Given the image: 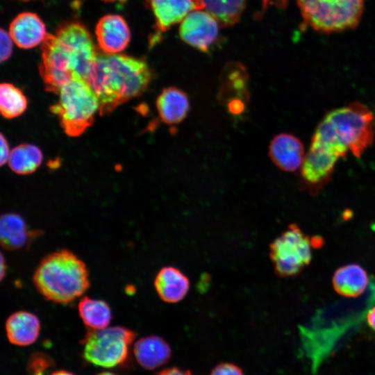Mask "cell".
Listing matches in <instances>:
<instances>
[{"label":"cell","instance_id":"cell-1","mask_svg":"<svg viewBox=\"0 0 375 375\" xmlns=\"http://www.w3.org/2000/svg\"><path fill=\"white\" fill-rule=\"evenodd\" d=\"M374 115L353 102L329 111L318 124L301 168L306 188L317 193L331 179L337 162L351 152L360 158L374 141Z\"/></svg>","mask_w":375,"mask_h":375},{"label":"cell","instance_id":"cell-2","mask_svg":"<svg viewBox=\"0 0 375 375\" xmlns=\"http://www.w3.org/2000/svg\"><path fill=\"white\" fill-rule=\"evenodd\" d=\"M42 44L40 72L47 90L58 94L70 81L87 79L97 53L83 25L65 24L55 34H48Z\"/></svg>","mask_w":375,"mask_h":375},{"label":"cell","instance_id":"cell-3","mask_svg":"<svg viewBox=\"0 0 375 375\" xmlns=\"http://www.w3.org/2000/svg\"><path fill=\"white\" fill-rule=\"evenodd\" d=\"M151 78L152 72L144 60L105 53L97 55L86 81L99 99V112L106 115L142 94Z\"/></svg>","mask_w":375,"mask_h":375},{"label":"cell","instance_id":"cell-4","mask_svg":"<svg viewBox=\"0 0 375 375\" xmlns=\"http://www.w3.org/2000/svg\"><path fill=\"white\" fill-rule=\"evenodd\" d=\"M34 285L47 300L68 303L89 288V272L73 252L60 249L45 256L33 274Z\"/></svg>","mask_w":375,"mask_h":375},{"label":"cell","instance_id":"cell-5","mask_svg":"<svg viewBox=\"0 0 375 375\" xmlns=\"http://www.w3.org/2000/svg\"><path fill=\"white\" fill-rule=\"evenodd\" d=\"M58 94V101L50 107L51 112L58 117L67 135L79 136L93 124L99 111L97 95L86 80L81 78L65 84Z\"/></svg>","mask_w":375,"mask_h":375},{"label":"cell","instance_id":"cell-6","mask_svg":"<svg viewBox=\"0 0 375 375\" xmlns=\"http://www.w3.org/2000/svg\"><path fill=\"white\" fill-rule=\"evenodd\" d=\"M303 24L316 32L331 34L359 24L365 0H297Z\"/></svg>","mask_w":375,"mask_h":375},{"label":"cell","instance_id":"cell-7","mask_svg":"<svg viewBox=\"0 0 375 375\" xmlns=\"http://www.w3.org/2000/svg\"><path fill=\"white\" fill-rule=\"evenodd\" d=\"M135 338L133 331L122 326L90 329L81 342L83 358L99 367L119 365L126 360Z\"/></svg>","mask_w":375,"mask_h":375},{"label":"cell","instance_id":"cell-8","mask_svg":"<svg viewBox=\"0 0 375 375\" xmlns=\"http://www.w3.org/2000/svg\"><path fill=\"white\" fill-rule=\"evenodd\" d=\"M315 244H317L297 224H290L270 244L269 255L277 275L299 274L311 262Z\"/></svg>","mask_w":375,"mask_h":375},{"label":"cell","instance_id":"cell-9","mask_svg":"<svg viewBox=\"0 0 375 375\" xmlns=\"http://www.w3.org/2000/svg\"><path fill=\"white\" fill-rule=\"evenodd\" d=\"M219 26L218 21L206 10H194L181 22L179 35L185 43L206 52L216 40Z\"/></svg>","mask_w":375,"mask_h":375},{"label":"cell","instance_id":"cell-10","mask_svg":"<svg viewBox=\"0 0 375 375\" xmlns=\"http://www.w3.org/2000/svg\"><path fill=\"white\" fill-rule=\"evenodd\" d=\"M268 153L278 168L293 172L301 168L306 152L299 138L290 133H282L273 138Z\"/></svg>","mask_w":375,"mask_h":375},{"label":"cell","instance_id":"cell-11","mask_svg":"<svg viewBox=\"0 0 375 375\" xmlns=\"http://www.w3.org/2000/svg\"><path fill=\"white\" fill-rule=\"evenodd\" d=\"M101 49L108 54L123 51L130 41L129 28L124 18L118 15H107L100 19L95 29Z\"/></svg>","mask_w":375,"mask_h":375},{"label":"cell","instance_id":"cell-12","mask_svg":"<svg viewBox=\"0 0 375 375\" xmlns=\"http://www.w3.org/2000/svg\"><path fill=\"white\" fill-rule=\"evenodd\" d=\"M9 34L15 44L25 49L42 43L48 35L44 22L30 12L20 13L12 21Z\"/></svg>","mask_w":375,"mask_h":375},{"label":"cell","instance_id":"cell-13","mask_svg":"<svg viewBox=\"0 0 375 375\" xmlns=\"http://www.w3.org/2000/svg\"><path fill=\"white\" fill-rule=\"evenodd\" d=\"M155 19L157 34L182 22L192 11L199 10L194 0H148Z\"/></svg>","mask_w":375,"mask_h":375},{"label":"cell","instance_id":"cell-14","mask_svg":"<svg viewBox=\"0 0 375 375\" xmlns=\"http://www.w3.org/2000/svg\"><path fill=\"white\" fill-rule=\"evenodd\" d=\"M156 105L162 122L168 125L181 123L190 110L188 94L174 86L163 89L157 97Z\"/></svg>","mask_w":375,"mask_h":375},{"label":"cell","instance_id":"cell-15","mask_svg":"<svg viewBox=\"0 0 375 375\" xmlns=\"http://www.w3.org/2000/svg\"><path fill=\"white\" fill-rule=\"evenodd\" d=\"M40 327L38 317L24 310L12 313L6 322L9 342L18 346H28L35 342L39 336Z\"/></svg>","mask_w":375,"mask_h":375},{"label":"cell","instance_id":"cell-16","mask_svg":"<svg viewBox=\"0 0 375 375\" xmlns=\"http://www.w3.org/2000/svg\"><path fill=\"white\" fill-rule=\"evenodd\" d=\"M369 283L367 271L357 263H349L338 268L333 276L334 290L345 297L355 298L365 291Z\"/></svg>","mask_w":375,"mask_h":375},{"label":"cell","instance_id":"cell-17","mask_svg":"<svg viewBox=\"0 0 375 375\" xmlns=\"http://www.w3.org/2000/svg\"><path fill=\"white\" fill-rule=\"evenodd\" d=\"M133 351L138 362L149 370L165 365L172 355L168 343L157 335H149L138 340L135 343Z\"/></svg>","mask_w":375,"mask_h":375},{"label":"cell","instance_id":"cell-18","mask_svg":"<svg viewBox=\"0 0 375 375\" xmlns=\"http://www.w3.org/2000/svg\"><path fill=\"white\" fill-rule=\"evenodd\" d=\"M154 285L162 301L177 303L188 294L190 282L188 277L177 268L165 267L157 274Z\"/></svg>","mask_w":375,"mask_h":375},{"label":"cell","instance_id":"cell-19","mask_svg":"<svg viewBox=\"0 0 375 375\" xmlns=\"http://www.w3.org/2000/svg\"><path fill=\"white\" fill-rule=\"evenodd\" d=\"M37 234L28 231L24 220L19 215L6 213L1 217V243L7 250H17L23 247Z\"/></svg>","mask_w":375,"mask_h":375},{"label":"cell","instance_id":"cell-20","mask_svg":"<svg viewBox=\"0 0 375 375\" xmlns=\"http://www.w3.org/2000/svg\"><path fill=\"white\" fill-rule=\"evenodd\" d=\"M246 0H194L199 10H206L220 26H231L239 21Z\"/></svg>","mask_w":375,"mask_h":375},{"label":"cell","instance_id":"cell-21","mask_svg":"<svg viewBox=\"0 0 375 375\" xmlns=\"http://www.w3.org/2000/svg\"><path fill=\"white\" fill-rule=\"evenodd\" d=\"M222 97H228L226 103L231 99H248V76L244 66L237 62L229 63L224 69L222 77Z\"/></svg>","mask_w":375,"mask_h":375},{"label":"cell","instance_id":"cell-22","mask_svg":"<svg viewBox=\"0 0 375 375\" xmlns=\"http://www.w3.org/2000/svg\"><path fill=\"white\" fill-rule=\"evenodd\" d=\"M78 309L83 322L90 329L104 328L110 322L111 310L103 300L83 297L78 303Z\"/></svg>","mask_w":375,"mask_h":375},{"label":"cell","instance_id":"cell-23","mask_svg":"<svg viewBox=\"0 0 375 375\" xmlns=\"http://www.w3.org/2000/svg\"><path fill=\"white\" fill-rule=\"evenodd\" d=\"M42 161V153L38 147L23 144L12 149L8 162L14 172L29 174L38 169Z\"/></svg>","mask_w":375,"mask_h":375},{"label":"cell","instance_id":"cell-24","mask_svg":"<svg viewBox=\"0 0 375 375\" xmlns=\"http://www.w3.org/2000/svg\"><path fill=\"white\" fill-rule=\"evenodd\" d=\"M27 108V99L21 90L12 84L0 86V110L2 115L12 119L21 115Z\"/></svg>","mask_w":375,"mask_h":375},{"label":"cell","instance_id":"cell-25","mask_svg":"<svg viewBox=\"0 0 375 375\" xmlns=\"http://www.w3.org/2000/svg\"><path fill=\"white\" fill-rule=\"evenodd\" d=\"M12 42L13 40L12 38L10 37L9 33L6 32L3 28H1V31H0L1 62L6 61L11 56L12 50Z\"/></svg>","mask_w":375,"mask_h":375},{"label":"cell","instance_id":"cell-26","mask_svg":"<svg viewBox=\"0 0 375 375\" xmlns=\"http://www.w3.org/2000/svg\"><path fill=\"white\" fill-rule=\"evenodd\" d=\"M210 375H244L242 370L232 363H220L215 366Z\"/></svg>","mask_w":375,"mask_h":375},{"label":"cell","instance_id":"cell-27","mask_svg":"<svg viewBox=\"0 0 375 375\" xmlns=\"http://www.w3.org/2000/svg\"><path fill=\"white\" fill-rule=\"evenodd\" d=\"M8 143L6 139L4 138L3 135L1 134V158L0 163L1 165H3L6 162L8 161L10 154Z\"/></svg>","mask_w":375,"mask_h":375},{"label":"cell","instance_id":"cell-28","mask_svg":"<svg viewBox=\"0 0 375 375\" xmlns=\"http://www.w3.org/2000/svg\"><path fill=\"white\" fill-rule=\"evenodd\" d=\"M262 12H265L269 6H276L277 8H284L287 6L288 0H261Z\"/></svg>","mask_w":375,"mask_h":375},{"label":"cell","instance_id":"cell-29","mask_svg":"<svg viewBox=\"0 0 375 375\" xmlns=\"http://www.w3.org/2000/svg\"><path fill=\"white\" fill-rule=\"evenodd\" d=\"M155 375H193L189 370H183L176 367L165 369Z\"/></svg>","mask_w":375,"mask_h":375},{"label":"cell","instance_id":"cell-30","mask_svg":"<svg viewBox=\"0 0 375 375\" xmlns=\"http://www.w3.org/2000/svg\"><path fill=\"white\" fill-rule=\"evenodd\" d=\"M366 321L369 327L375 332V306L367 311Z\"/></svg>","mask_w":375,"mask_h":375},{"label":"cell","instance_id":"cell-31","mask_svg":"<svg viewBox=\"0 0 375 375\" xmlns=\"http://www.w3.org/2000/svg\"><path fill=\"white\" fill-rule=\"evenodd\" d=\"M1 278L3 279V276H4V274H5V272H6V266H5V264H4V260H3V255H1Z\"/></svg>","mask_w":375,"mask_h":375},{"label":"cell","instance_id":"cell-32","mask_svg":"<svg viewBox=\"0 0 375 375\" xmlns=\"http://www.w3.org/2000/svg\"><path fill=\"white\" fill-rule=\"evenodd\" d=\"M51 375H74V374L65 370H58V371L53 372Z\"/></svg>","mask_w":375,"mask_h":375},{"label":"cell","instance_id":"cell-33","mask_svg":"<svg viewBox=\"0 0 375 375\" xmlns=\"http://www.w3.org/2000/svg\"><path fill=\"white\" fill-rule=\"evenodd\" d=\"M97 375H117V374H115L114 373H112V372H104L98 374Z\"/></svg>","mask_w":375,"mask_h":375},{"label":"cell","instance_id":"cell-34","mask_svg":"<svg viewBox=\"0 0 375 375\" xmlns=\"http://www.w3.org/2000/svg\"><path fill=\"white\" fill-rule=\"evenodd\" d=\"M106 1H124L125 0H104Z\"/></svg>","mask_w":375,"mask_h":375},{"label":"cell","instance_id":"cell-35","mask_svg":"<svg viewBox=\"0 0 375 375\" xmlns=\"http://www.w3.org/2000/svg\"><path fill=\"white\" fill-rule=\"evenodd\" d=\"M374 122H375V116H374Z\"/></svg>","mask_w":375,"mask_h":375},{"label":"cell","instance_id":"cell-36","mask_svg":"<svg viewBox=\"0 0 375 375\" xmlns=\"http://www.w3.org/2000/svg\"><path fill=\"white\" fill-rule=\"evenodd\" d=\"M24 1H28V0H24Z\"/></svg>","mask_w":375,"mask_h":375}]
</instances>
